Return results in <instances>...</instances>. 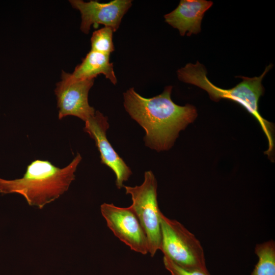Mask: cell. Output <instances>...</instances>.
Segmentation results:
<instances>
[{"label":"cell","mask_w":275,"mask_h":275,"mask_svg":"<svg viewBox=\"0 0 275 275\" xmlns=\"http://www.w3.org/2000/svg\"><path fill=\"white\" fill-rule=\"evenodd\" d=\"M100 74H103L114 85L117 84L114 65L109 62V55L91 50L72 73L62 71L61 79L63 81H73L95 78Z\"/></svg>","instance_id":"8fae6325"},{"label":"cell","mask_w":275,"mask_h":275,"mask_svg":"<svg viewBox=\"0 0 275 275\" xmlns=\"http://www.w3.org/2000/svg\"><path fill=\"white\" fill-rule=\"evenodd\" d=\"M212 4L206 0H181L175 10L164 16L165 21L181 36L197 34L201 31L204 13Z\"/></svg>","instance_id":"30bf717a"},{"label":"cell","mask_w":275,"mask_h":275,"mask_svg":"<svg viewBox=\"0 0 275 275\" xmlns=\"http://www.w3.org/2000/svg\"><path fill=\"white\" fill-rule=\"evenodd\" d=\"M100 210L107 227L120 240L132 251L143 255L148 253L146 235L130 206L120 207L104 203Z\"/></svg>","instance_id":"8992f818"},{"label":"cell","mask_w":275,"mask_h":275,"mask_svg":"<svg viewBox=\"0 0 275 275\" xmlns=\"http://www.w3.org/2000/svg\"><path fill=\"white\" fill-rule=\"evenodd\" d=\"M259 258L251 275H275V242L271 240L256 245Z\"/></svg>","instance_id":"7c38bea8"},{"label":"cell","mask_w":275,"mask_h":275,"mask_svg":"<svg viewBox=\"0 0 275 275\" xmlns=\"http://www.w3.org/2000/svg\"><path fill=\"white\" fill-rule=\"evenodd\" d=\"M81 160V156L77 153L68 165L60 168L48 160H35L27 166L22 178H0V193L20 194L30 206L42 209L68 190Z\"/></svg>","instance_id":"7a4b0ae2"},{"label":"cell","mask_w":275,"mask_h":275,"mask_svg":"<svg viewBox=\"0 0 275 275\" xmlns=\"http://www.w3.org/2000/svg\"><path fill=\"white\" fill-rule=\"evenodd\" d=\"M72 7L81 14L80 29L88 34L92 25L101 24L116 32L122 19L132 5L130 0H114L102 3L96 1L88 2L81 0H70Z\"/></svg>","instance_id":"ba28073f"},{"label":"cell","mask_w":275,"mask_h":275,"mask_svg":"<svg viewBox=\"0 0 275 275\" xmlns=\"http://www.w3.org/2000/svg\"><path fill=\"white\" fill-rule=\"evenodd\" d=\"M113 32L112 28L107 26L94 31L91 38V50L110 55L114 50Z\"/></svg>","instance_id":"4fadbf2b"},{"label":"cell","mask_w":275,"mask_h":275,"mask_svg":"<svg viewBox=\"0 0 275 275\" xmlns=\"http://www.w3.org/2000/svg\"><path fill=\"white\" fill-rule=\"evenodd\" d=\"M161 241L164 256L185 269L208 271L203 249L198 239L183 225L160 213Z\"/></svg>","instance_id":"277c9868"},{"label":"cell","mask_w":275,"mask_h":275,"mask_svg":"<svg viewBox=\"0 0 275 275\" xmlns=\"http://www.w3.org/2000/svg\"><path fill=\"white\" fill-rule=\"evenodd\" d=\"M85 123L84 131L95 141L100 153L101 163L114 172L116 177V185L118 188H121L123 182L128 180L132 172L107 140L106 131L109 126L107 117L97 111Z\"/></svg>","instance_id":"52a82bcc"},{"label":"cell","mask_w":275,"mask_h":275,"mask_svg":"<svg viewBox=\"0 0 275 275\" xmlns=\"http://www.w3.org/2000/svg\"><path fill=\"white\" fill-rule=\"evenodd\" d=\"M126 194L131 197L132 209L146 235L148 253L153 257L160 250L161 241L160 213L157 200V184L151 171L145 172L144 180L139 186H123Z\"/></svg>","instance_id":"5b68a950"},{"label":"cell","mask_w":275,"mask_h":275,"mask_svg":"<svg viewBox=\"0 0 275 275\" xmlns=\"http://www.w3.org/2000/svg\"><path fill=\"white\" fill-rule=\"evenodd\" d=\"M164 265L171 275H211L208 271L199 269H188L181 267L174 263L168 257L164 256Z\"/></svg>","instance_id":"5bb4252c"},{"label":"cell","mask_w":275,"mask_h":275,"mask_svg":"<svg viewBox=\"0 0 275 275\" xmlns=\"http://www.w3.org/2000/svg\"><path fill=\"white\" fill-rule=\"evenodd\" d=\"M95 78L73 81L61 80L56 84L54 93L59 109V119L76 117L84 122L93 116L95 111L88 102L89 92Z\"/></svg>","instance_id":"9c48e42d"},{"label":"cell","mask_w":275,"mask_h":275,"mask_svg":"<svg viewBox=\"0 0 275 275\" xmlns=\"http://www.w3.org/2000/svg\"><path fill=\"white\" fill-rule=\"evenodd\" d=\"M172 90V86L166 87L162 93L149 98L133 88L123 94L125 110L145 131V145L158 152L170 149L179 132L197 116L193 105L180 106L173 101Z\"/></svg>","instance_id":"6da1fadb"},{"label":"cell","mask_w":275,"mask_h":275,"mask_svg":"<svg viewBox=\"0 0 275 275\" xmlns=\"http://www.w3.org/2000/svg\"><path fill=\"white\" fill-rule=\"evenodd\" d=\"M271 67V64L267 66L263 73L258 77L237 76L242 78V81L235 87L228 89L219 88L214 85L207 78L205 68L198 61L195 64H187L185 67L179 69L177 76L180 80L195 85L206 91L210 99L214 101L225 99L234 101L243 107L260 125L268 142V149L265 154L270 157L274 149L273 126L271 123L264 119L260 114L259 100L264 92L262 85V79Z\"/></svg>","instance_id":"3957f363"}]
</instances>
